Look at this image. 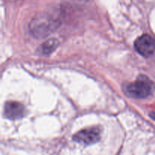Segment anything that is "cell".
<instances>
[{
	"instance_id": "7",
	"label": "cell",
	"mask_w": 155,
	"mask_h": 155,
	"mask_svg": "<svg viewBox=\"0 0 155 155\" xmlns=\"http://www.w3.org/2000/svg\"><path fill=\"white\" fill-rule=\"evenodd\" d=\"M150 117H151V118H153V119H154V120H155V113H154V112H152V113H151V114H150Z\"/></svg>"
},
{
	"instance_id": "6",
	"label": "cell",
	"mask_w": 155,
	"mask_h": 155,
	"mask_svg": "<svg viewBox=\"0 0 155 155\" xmlns=\"http://www.w3.org/2000/svg\"><path fill=\"white\" fill-rule=\"evenodd\" d=\"M58 41L55 39H50L39 47L40 52L43 54H49L57 48L58 45Z\"/></svg>"
},
{
	"instance_id": "1",
	"label": "cell",
	"mask_w": 155,
	"mask_h": 155,
	"mask_svg": "<svg viewBox=\"0 0 155 155\" xmlns=\"http://www.w3.org/2000/svg\"><path fill=\"white\" fill-rule=\"evenodd\" d=\"M126 92L136 98H145L151 95L152 85L146 77H141L126 86Z\"/></svg>"
},
{
	"instance_id": "3",
	"label": "cell",
	"mask_w": 155,
	"mask_h": 155,
	"mask_svg": "<svg viewBox=\"0 0 155 155\" xmlns=\"http://www.w3.org/2000/svg\"><path fill=\"white\" fill-rule=\"evenodd\" d=\"M136 51L146 58L155 55V38L148 34H144L136 39L134 43Z\"/></svg>"
},
{
	"instance_id": "4",
	"label": "cell",
	"mask_w": 155,
	"mask_h": 155,
	"mask_svg": "<svg viewBox=\"0 0 155 155\" xmlns=\"http://www.w3.org/2000/svg\"><path fill=\"white\" fill-rule=\"evenodd\" d=\"M101 138V130L98 127H90L78 132L74 136V140L79 143L91 145L96 143Z\"/></svg>"
},
{
	"instance_id": "5",
	"label": "cell",
	"mask_w": 155,
	"mask_h": 155,
	"mask_svg": "<svg viewBox=\"0 0 155 155\" xmlns=\"http://www.w3.org/2000/svg\"><path fill=\"white\" fill-rule=\"evenodd\" d=\"M25 108L21 103L18 101H7L4 107V115L9 120H19L24 117Z\"/></svg>"
},
{
	"instance_id": "2",
	"label": "cell",
	"mask_w": 155,
	"mask_h": 155,
	"mask_svg": "<svg viewBox=\"0 0 155 155\" xmlns=\"http://www.w3.org/2000/svg\"><path fill=\"white\" fill-rule=\"evenodd\" d=\"M54 21L45 17L35 18L30 24L32 34L38 38L45 37L54 28Z\"/></svg>"
}]
</instances>
